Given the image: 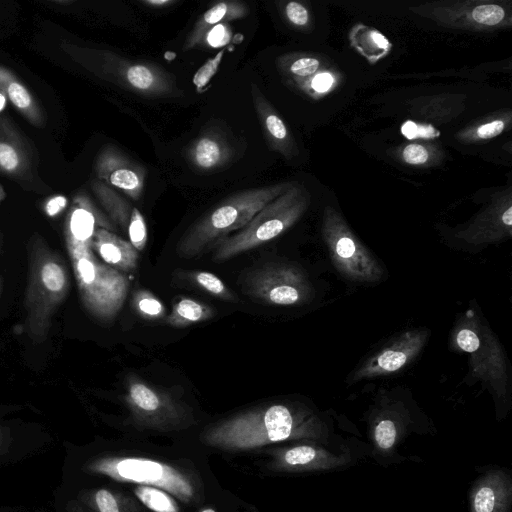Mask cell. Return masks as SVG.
Instances as JSON below:
<instances>
[{
  "mask_svg": "<svg viewBox=\"0 0 512 512\" xmlns=\"http://www.w3.org/2000/svg\"><path fill=\"white\" fill-rule=\"evenodd\" d=\"M28 277L24 296V328L34 343L44 342L52 319L70 290V277L61 254L42 238H32L27 247Z\"/></svg>",
  "mask_w": 512,
  "mask_h": 512,
  "instance_id": "1",
  "label": "cell"
},
{
  "mask_svg": "<svg viewBox=\"0 0 512 512\" xmlns=\"http://www.w3.org/2000/svg\"><path fill=\"white\" fill-rule=\"evenodd\" d=\"M291 187L289 183H277L245 189L223 199L183 233L176 254L187 260L199 257L233 231L242 229L262 208Z\"/></svg>",
  "mask_w": 512,
  "mask_h": 512,
  "instance_id": "2",
  "label": "cell"
},
{
  "mask_svg": "<svg viewBox=\"0 0 512 512\" xmlns=\"http://www.w3.org/2000/svg\"><path fill=\"white\" fill-rule=\"evenodd\" d=\"M91 238L80 239L65 231V243L81 303L97 321L108 324L122 309L129 289L126 275L99 260Z\"/></svg>",
  "mask_w": 512,
  "mask_h": 512,
  "instance_id": "3",
  "label": "cell"
},
{
  "mask_svg": "<svg viewBox=\"0 0 512 512\" xmlns=\"http://www.w3.org/2000/svg\"><path fill=\"white\" fill-rule=\"evenodd\" d=\"M306 206L300 190L289 188L262 208L237 233L220 240L214 246L212 260L222 263L275 239L300 218Z\"/></svg>",
  "mask_w": 512,
  "mask_h": 512,
  "instance_id": "4",
  "label": "cell"
},
{
  "mask_svg": "<svg viewBox=\"0 0 512 512\" xmlns=\"http://www.w3.org/2000/svg\"><path fill=\"white\" fill-rule=\"evenodd\" d=\"M245 294L262 303L297 306L309 302L314 289L305 272L288 262H272L246 275Z\"/></svg>",
  "mask_w": 512,
  "mask_h": 512,
  "instance_id": "5",
  "label": "cell"
},
{
  "mask_svg": "<svg viewBox=\"0 0 512 512\" xmlns=\"http://www.w3.org/2000/svg\"><path fill=\"white\" fill-rule=\"evenodd\" d=\"M323 235L331 259L342 275L361 283H375L383 277L378 260L333 211L326 213Z\"/></svg>",
  "mask_w": 512,
  "mask_h": 512,
  "instance_id": "6",
  "label": "cell"
},
{
  "mask_svg": "<svg viewBox=\"0 0 512 512\" xmlns=\"http://www.w3.org/2000/svg\"><path fill=\"white\" fill-rule=\"evenodd\" d=\"M459 349L470 355L473 371L499 389L505 388L506 366L502 351L491 333L474 320L460 325L455 334ZM495 388V389H496Z\"/></svg>",
  "mask_w": 512,
  "mask_h": 512,
  "instance_id": "7",
  "label": "cell"
},
{
  "mask_svg": "<svg viewBox=\"0 0 512 512\" xmlns=\"http://www.w3.org/2000/svg\"><path fill=\"white\" fill-rule=\"evenodd\" d=\"M427 336L428 332L422 329L405 332L357 369L352 380L387 375L400 370L420 352Z\"/></svg>",
  "mask_w": 512,
  "mask_h": 512,
  "instance_id": "8",
  "label": "cell"
},
{
  "mask_svg": "<svg viewBox=\"0 0 512 512\" xmlns=\"http://www.w3.org/2000/svg\"><path fill=\"white\" fill-rule=\"evenodd\" d=\"M98 170L100 177L112 187L121 190L129 198L137 201L142 196L146 176L145 168L116 148H109L103 152Z\"/></svg>",
  "mask_w": 512,
  "mask_h": 512,
  "instance_id": "9",
  "label": "cell"
},
{
  "mask_svg": "<svg viewBox=\"0 0 512 512\" xmlns=\"http://www.w3.org/2000/svg\"><path fill=\"white\" fill-rule=\"evenodd\" d=\"M96 192L112 220L128 236L129 242L140 252L147 243L148 232L142 213L115 191L100 184Z\"/></svg>",
  "mask_w": 512,
  "mask_h": 512,
  "instance_id": "10",
  "label": "cell"
},
{
  "mask_svg": "<svg viewBox=\"0 0 512 512\" xmlns=\"http://www.w3.org/2000/svg\"><path fill=\"white\" fill-rule=\"evenodd\" d=\"M91 247L104 263L122 273H133L137 269L139 251L112 231L97 227L92 235Z\"/></svg>",
  "mask_w": 512,
  "mask_h": 512,
  "instance_id": "11",
  "label": "cell"
},
{
  "mask_svg": "<svg viewBox=\"0 0 512 512\" xmlns=\"http://www.w3.org/2000/svg\"><path fill=\"white\" fill-rule=\"evenodd\" d=\"M250 92L256 115L269 145L288 156L292 153L293 144L285 123L255 83L250 85Z\"/></svg>",
  "mask_w": 512,
  "mask_h": 512,
  "instance_id": "12",
  "label": "cell"
},
{
  "mask_svg": "<svg viewBox=\"0 0 512 512\" xmlns=\"http://www.w3.org/2000/svg\"><path fill=\"white\" fill-rule=\"evenodd\" d=\"M233 152L226 139L212 131L198 136L189 146L187 158L197 169L212 171L223 167Z\"/></svg>",
  "mask_w": 512,
  "mask_h": 512,
  "instance_id": "13",
  "label": "cell"
},
{
  "mask_svg": "<svg viewBox=\"0 0 512 512\" xmlns=\"http://www.w3.org/2000/svg\"><path fill=\"white\" fill-rule=\"evenodd\" d=\"M510 481L502 473L480 480L471 496V512H508Z\"/></svg>",
  "mask_w": 512,
  "mask_h": 512,
  "instance_id": "14",
  "label": "cell"
},
{
  "mask_svg": "<svg viewBox=\"0 0 512 512\" xmlns=\"http://www.w3.org/2000/svg\"><path fill=\"white\" fill-rule=\"evenodd\" d=\"M249 13V7L241 1H222L214 4L195 23L187 37L184 50L200 46L205 34L214 26L244 18Z\"/></svg>",
  "mask_w": 512,
  "mask_h": 512,
  "instance_id": "15",
  "label": "cell"
},
{
  "mask_svg": "<svg viewBox=\"0 0 512 512\" xmlns=\"http://www.w3.org/2000/svg\"><path fill=\"white\" fill-rule=\"evenodd\" d=\"M215 309L197 299L190 297L180 298L173 306L169 315L163 322L174 328H185L194 324L205 322L215 315Z\"/></svg>",
  "mask_w": 512,
  "mask_h": 512,
  "instance_id": "16",
  "label": "cell"
},
{
  "mask_svg": "<svg viewBox=\"0 0 512 512\" xmlns=\"http://www.w3.org/2000/svg\"><path fill=\"white\" fill-rule=\"evenodd\" d=\"M181 278L200 290L222 301L236 303L238 296L215 274L207 271H189L180 274Z\"/></svg>",
  "mask_w": 512,
  "mask_h": 512,
  "instance_id": "17",
  "label": "cell"
},
{
  "mask_svg": "<svg viewBox=\"0 0 512 512\" xmlns=\"http://www.w3.org/2000/svg\"><path fill=\"white\" fill-rule=\"evenodd\" d=\"M266 434L270 441L287 439L294 428V416L285 405H273L267 408L263 414Z\"/></svg>",
  "mask_w": 512,
  "mask_h": 512,
  "instance_id": "18",
  "label": "cell"
},
{
  "mask_svg": "<svg viewBox=\"0 0 512 512\" xmlns=\"http://www.w3.org/2000/svg\"><path fill=\"white\" fill-rule=\"evenodd\" d=\"M353 45L370 62H375L385 55L391 48L388 39L379 31L359 27V33L354 36Z\"/></svg>",
  "mask_w": 512,
  "mask_h": 512,
  "instance_id": "19",
  "label": "cell"
},
{
  "mask_svg": "<svg viewBox=\"0 0 512 512\" xmlns=\"http://www.w3.org/2000/svg\"><path fill=\"white\" fill-rule=\"evenodd\" d=\"M118 474L126 479L137 482H152L162 475V466L150 460L125 459L117 463Z\"/></svg>",
  "mask_w": 512,
  "mask_h": 512,
  "instance_id": "20",
  "label": "cell"
},
{
  "mask_svg": "<svg viewBox=\"0 0 512 512\" xmlns=\"http://www.w3.org/2000/svg\"><path fill=\"white\" fill-rule=\"evenodd\" d=\"M132 308L143 319L158 321L166 317V307L152 292L137 289L132 296Z\"/></svg>",
  "mask_w": 512,
  "mask_h": 512,
  "instance_id": "21",
  "label": "cell"
},
{
  "mask_svg": "<svg viewBox=\"0 0 512 512\" xmlns=\"http://www.w3.org/2000/svg\"><path fill=\"white\" fill-rule=\"evenodd\" d=\"M136 495L147 507L156 512H177L172 500L158 489L139 487Z\"/></svg>",
  "mask_w": 512,
  "mask_h": 512,
  "instance_id": "22",
  "label": "cell"
},
{
  "mask_svg": "<svg viewBox=\"0 0 512 512\" xmlns=\"http://www.w3.org/2000/svg\"><path fill=\"white\" fill-rule=\"evenodd\" d=\"M504 16V9L495 4L480 5L472 11V18L477 23L484 25H496L503 20Z\"/></svg>",
  "mask_w": 512,
  "mask_h": 512,
  "instance_id": "23",
  "label": "cell"
},
{
  "mask_svg": "<svg viewBox=\"0 0 512 512\" xmlns=\"http://www.w3.org/2000/svg\"><path fill=\"white\" fill-rule=\"evenodd\" d=\"M401 133L409 140L434 139L440 136V131L430 124H419L411 120H407L401 126Z\"/></svg>",
  "mask_w": 512,
  "mask_h": 512,
  "instance_id": "24",
  "label": "cell"
},
{
  "mask_svg": "<svg viewBox=\"0 0 512 512\" xmlns=\"http://www.w3.org/2000/svg\"><path fill=\"white\" fill-rule=\"evenodd\" d=\"M317 457V452L310 446H299L288 450L285 461L290 465H304L312 462Z\"/></svg>",
  "mask_w": 512,
  "mask_h": 512,
  "instance_id": "25",
  "label": "cell"
},
{
  "mask_svg": "<svg viewBox=\"0 0 512 512\" xmlns=\"http://www.w3.org/2000/svg\"><path fill=\"white\" fill-rule=\"evenodd\" d=\"M231 31L225 24H219L217 26L212 27L204 36L202 44H207L210 47H220L226 44L230 40Z\"/></svg>",
  "mask_w": 512,
  "mask_h": 512,
  "instance_id": "26",
  "label": "cell"
},
{
  "mask_svg": "<svg viewBox=\"0 0 512 512\" xmlns=\"http://www.w3.org/2000/svg\"><path fill=\"white\" fill-rule=\"evenodd\" d=\"M319 67V61L312 57H300L289 63L287 70L294 76L312 75Z\"/></svg>",
  "mask_w": 512,
  "mask_h": 512,
  "instance_id": "27",
  "label": "cell"
},
{
  "mask_svg": "<svg viewBox=\"0 0 512 512\" xmlns=\"http://www.w3.org/2000/svg\"><path fill=\"white\" fill-rule=\"evenodd\" d=\"M92 500L99 512H119L116 498L106 489L97 490Z\"/></svg>",
  "mask_w": 512,
  "mask_h": 512,
  "instance_id": "28",
  "label": "cell"
},
{
  "mask_svg": "<svg viewBox=\"0 0 512 512\" xmlns=\"http://www.w3.org/2000/svg\"><path fill=\"white\" fill-rule=\"evenodd\" d=\"M287 19L296 26H304L308 23L309 15L307 9L296 1H291L285 6Z\"/></svg>",
  "mask_w": 512,
  "mask_h": 512,
  "instance_id": "29",
  "label": "cell"
},
{
  "mask_svg": "<svg viewBox=\"0 0 512 512\" xmlns=\"http://www.w3.org/2000/svg\"><path fill=\"white\" fill-rule=\"evenodd\" d=\"M403 158L409 164H423L428 160V151L420 144H410L403 150Z\"/></svg>",
  "mask_w": 512,
  "mask_h": 512,
  "instance_id": "30",
  "label": "cell"
},
{
  "mask_svg": "<svg viewBox=\"0 0 512 512\" xmlns=\"http://www.w3.org/2000/svg\"><path fill=\"white\" fill-rule=\"evenodd\" d=\"M8 95L11 101L19 108H26L31 103L27 90L17 82H13L8 86Z\"/></svg>",
  "mask_w": 512,
  "mask_h": 512,
  "instance_id": "31",
  "label": "cell"
},
{
  "mask_svg": "<svg viewBox=\"0 0 512 512\" xmlns=\"http://www.w3.org/2000/svg\"><path fill=\"white\" fill-rule=\"evenodd\" d=\"M0 165L10 171L18 166V155L16 151L5 143H0Z\"/></svg>",
  "mask_w": 512,
  "mask_h": 512,
  "instance_id": "32",
  "label": "cell"
},
{
  "mask_svg": "<svg viewBox=\"0 0 512 512\" xmlns=\"http://www.w3.org/2000/svg\"><path fill=\"white\" fill-rule=\"evenodd\" d=\"M505 128L503 120L497 119L480 125L477 128V135L482 139L493 138L498 136Z\"/></svg>",
  "mask_w": 512,
  "mask_h": 512,
  "instance_id": "33",
  "label": "cell"
},
{
  "mask_svg": "<svg viewBox=\"0 0 512 512\" xmlns=\"http://www.w3.org/2000/svg\"><path fill=\"white\" fill-rule=\"evenodd\" d=\"M333 84V77L331 74L323 72L317 74L312 82L311 86L312 88L317 92H326L328 91Z\"/></svg>",
  "mask_w": 512,
  "mask_h": 512,
  "instance_id": "34",
  "label": "cell"
},
{
  "mask_svg": "<svg viewBox=\"0 0 512 512\" xmlns=\"http://www.w3.org/2000/svg\"><path fill=\"white\" fill-rule=\"evenodd\" d=\"M66 201L63 196L52 198L46 205L47 214L50 216L57 214L66 205Z\"/></svg>",
  "mask_w": 512,
  "mask_h": 512,
  "instance_id": "35",
  "label": "cell"
},
{
  "mask_svg": "<svg viewBox=\"0 0 512 512\" xmlns=\"http://www.w3.org/2000/svg\"><path fill=\"white\" fill-rule=\"evenodd\" d=\"M11 445V434L7 427L0 424V456L7 453Z\"/></svg>",
  "mask_w": 512,
  "mask_h": 512,
  "instance_id": "36",
  "label": "cell"
},
{
  "mask_svg": "<svg viewBox=\"0 0 512 512\" xmlns=\"http://www.w3.org/2000/svg\"><path fill=\"white\" fill-rule=\"evenodd\" d=\"M142 2L151 7H158V8H161L163 6L164 7L169 6V5L176 3V1H174V0H144Z\"/></svg>",
  "mask_w": 512,
  "mask_h": 512,
  "instance_id": "37",
  "label": "cell"
},
{
  "mask_svg": "<svg viewBox=\"0 0 512 512\" xmlns=\"http://www.w3.org/2000/svg\"><path fill=\"white\" fill-rule=\"evenodd\" d=\"M5 106V97L0 93V111Z\"/></svg>",
  "mask_w": 512,
  "mask_h": 512,
  "instance_id": "38",
  "label": "cell"
},
{
  "mask_svg": "<svg viewBox=\"0 0 512 512\" xmlns=\"http://www.w3.org/2000/svg\"><path fill=\"white\" fill-rule=\"evenodd\" d=\"M202 512H215V511H214V510H212V509H206V510H204V511H202Z\"/></svg>",
  "mask_w": 512,
  "mask_h": 512,
  "instance_id": "39",
  "label": "cell"
},
{
  "mask_svg": "<svg viewBox=\"0 0 512 512\" xmlns=\"http://www.w3.org/2000/svg\"><path fill=\"white\" fill-rule=\"evenodd\" d=\"M0 287H1V278H0Z\"/></svg>",
  "mask_w": 512,
  "mask_h": 512,
  "instance_id": "40",
  "label": "cell"
}]
</instances>
